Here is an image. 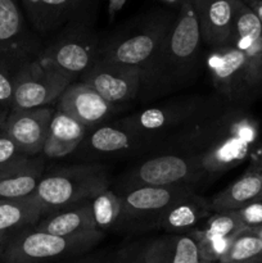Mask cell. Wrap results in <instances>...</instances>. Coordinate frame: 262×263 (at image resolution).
<instances>
[{
  "label": "cell",
  "instance_id": "cell-1",
  "mask_svg": "<svg viewBox=\"0 0 262 263\" xmlns=\"http://www.w3.org/2000/svg\"><path fill=\"white\" fill-rule=\"evenodd\" d=\"M176 14L157 8L136 15L100 41L99 59L138 68L143 74L158 59Z\"/></svg>",
  "mask_w": 262,
  "mask_h": 263
},
{
  "label": "cell",
  "instance_id": "cell-2",
  "mask_svg": "<svg viewBox=\"0 0 262 263\" xmlns=\"http://www.w3.org/2000/svg\"><path fill=\"white\" fill-rule=\"evenodd\" d=\"M257 136L256 126L248 118L215 121L197 131L193 153L205 174H218L244 161Z\"/></svg>",
  "mask_w": 262,
  "mask_h": 263
},
{
  "label": "cell",
  "instance_id": "cell-3",
  "mask_svg": "<svg viewBox=\"0 0 262 263\" xmlns=\"http://www.w3.org/2000/svg\"><path fill=\"white\" fill-rule=\"evenodd\" d=\"M108 185L109 177L104 167L81 164L43 176L33 194L43 207L44 217L62 208L90 200L107 190Z\"/></svg>",
  "mask_w": 262,
  "mask_h": 263
},
{
  "label": "cell",
  "instance_id": "cell-4",
  "mask_svg": "<svg viewBox=\"0 0 262 263\" xmlns=\"http://www.w3.org/2000/svg\"><path fill=\"white\" fill-rule=\"evenodd\" d=\"M103 238L102 233L58 236L28 228L10 236L2 263H50L89 251Z\"/></svg>",
  "mask_w": 262,
  "mask_h": 263
},
{
  "label": "cell",
  "instance_id": "cell-5",
  "mask_svg": "<svg viewBox=\"0 0 262 263\" xmlns=\"http://www.w3.org/2000/svg\"><path fill=\"white\" fill-rule=\"evenodd\" d=\"M100 40L90 27V22L72 21L66 25L55 40L39 58L45 64L74 79L84 74L99 58Z\"/></svg>",
  "mask_w": 262,
  "mask_h": 263
},
{
  "label": "cell",
  "instance_id": "cell-6",
  "mask_svg": "<svg viewBox=\"0 0 262 263\" xmlns=\"http://www.w3.org/2000/svg\"><path fill=\"white\" fill-rule=\"evenodd\" d=\"M72 77L45 64L40 58H31L21 69L14 85L12 109H36L57 102L72 84Z\"/></svg>",
  "mask_w": 262,
  "mask_h": 263
},
{
  "label": "cell",
  "instance_id": "cell-7",
  "mask_svg": "<svg viewBox=\"0 0 262 263\" xmlns=\"http://www.w3.org/2000/svg\"><path fill=\"white\" fill-rule=\"evenodd\" d=\"M205 175L194 154H162L152 157L127 176L128 187L192 186Z\"/></svg>",
  "mask_w": 262,
  "mask_h": 263
},
{
  "label": "cell",
  "instance_id": "cell-8",
  "mask_svg": "<svg viewBox=\"0 0 262 263\" xmlns=\"http://www.w3.org/2000/svg\"><path fill=\"white\" fill-rule=\"evenodd\" d=\"M202 43V32L193 0H184L167 35L161 54L154 64L162 59L172 71H182L192 67L197 59Z\"/></svg>",
  "mask_w": 262,
  "mask_h": 263
},
{
  "label": "cell",
  "instance_id": "cell-9",
  "mask_svg": "<svg viewBox=\"0 0 262 263\" xmlns=\"http://www.w3.org/2000/svg\"><path fill=\"white\" fill-rule=\"evenodd\" d=\"M193 186H138L128 187L120 194L122 215L120 222L151 223L154 226L159 216L177 199L193 193Z\"/></svg>",
  "mask_w": 262,
  "mask_h": 263
},
{
  "label": "cell",
  "instance_id": "cell-10",
  "mask_svg": "<svg viewBox=\"0 0 262 263\" xmlns=\"http://www.w3.org/2000/svg\"><path fill=\"white\" fill-rule=\"evenodd\" d=\"M207 67L213 85L229 97L259 80L248 55L230 44L211 48Z\"/></svg>",
  "mask_w": 262,
  "mask_h": 263
},
{
  "label": "cell",
  "instance_id": "cell-11",
  "mask_svg": "<svg viewBox=\"0 0 262 263\" xmlns=\"http://www.w3.org/2000/svg\"><path fill=\"white\" fill-rule=\"evenodd\" d=\"M81 82L89 85L109 104H122L136 97L141 84V72L133 67L112 62L98 61L81 76Z\"/></svg>",
  "mask_w": 262,
  "mask_h": 263
},
{
  "label": "cell",
  "instance_id": "cell-12",
  "mask_svg": "<svg viewBox=\"0 0 262 263\" xmlns=\"http://www.w3.org/2000/svg\"><path fill=\"white\" fill-rule=\"evenodd\" d=\"M54 112L55 110L49 107L23 110L12 109L5 120L3 130L27 156L35 157L43 152Z\"/></svg>",
  "mask_w": 262,
  "mask_h": 263
},
{
  "label": "cell",
  "instance_id": "cell-13",
  "mask_svg": "<svg viewBox=\"0 0 262 263\" xmlns=\"http://www.w3.org/2000/svg\"><path fill=\"white\" fill-rule=\"evenodd\" d=\"M57 110L71 116L85 127H95L104 122L115 108L84 82H72L57 100Z\"/></svg>",
  "mask_w": 262,
  "mask_h": 263
},
{
  "label": "cell",
  "instance_id": "cell-14",
  "mask_svg": "<svg viewBox=\"0 0 262 263\" xmlns=\"http://www.w3.org/2000/svg\"><path fill=\"white\" fill-rule=\"evenodd\" d=\"M203 43L211 48L228 45L233 33L236 0H193Z\"/></svg>",
  "mask_w": 262,
  "mask_h": 263
},
{
  "label": "cell",
  "instance_id": "cell-15",
  "mask_svg": "<svg viewBox=\"0 0 262 263\" xmlns=\"http://www.w3.org/2000/svg\"><path fill=\"white\" fill-rule=\"evenodd\" d=\"M144 263H207L192 233L167 234L141 251Z\"/></svg>",
  "mask_w": 262,
  "mask_h": 263
},
{
  "label": "cell",
  "instance_id": "cell-16",
  "mask_svg": "<svg viewBox=\"0 0 262 263\" xmlns=\"http://www.w3.org/2000/svg\"><path fill=\"white\" fill-rule=\"evenodd\" d=\"M36 230L58 236H77L102 233L97 229L90 200L62 208L46 215L33 226Z\"/></svg>",
  "mask_w": 262,
  "mask_h": 263
},
{
  "label": "cell",
  "instance_id": "cell-17",
  "mask_svg": "<svg viewBox=\"0 0 262 263\" xmlns=\"http://www.w3.org/2000/svg\"><path fill=\"white\" fill-rule=\"evenodd\" d=\"M229 44L248 55L259 79L262 76V25L253 10L243 0H236L233 33Z\"/></svg>",
  "mask_w": 262,
  "mask_h": 263
},
{
  "label": "cell",
  "instance_id": "cell-18",
  "mask_svg": "<svg viewBox=\"0 0 262 263\" xmlns=\"http://www.w3.org/2000/svg\"><path fill=\"white\" fill-rule=\"evenodd\" d=\"M254 202H262V170L252 167L235 182L208 200L211 212L238 211Z\"/></svg>",
  "mask_w": 262,
  "mask_h": 263
},
{
  "label": "cell",
  "instance_id": "cell-19",
  "mask_svg": "<svg viewBox=\"0 0 262 263\" xmlns=\"http://www.w3.org/2000/svg\"><path fill=\"white\" fill-rule=\"evenodd\" d=\"M87 130L89 128L71 116L55 110L41 154L46 158H62L68 156L84 141Z\"/></svg>",
  "mask_w": 262,
  "mask_h": 263
},
{
  "label": "cell",
  "instance_id": "cell-20",
  "mask_svg": "<svg viewBox=\"0 0 262 263\" xmlns=\"http://www.w3.org/2000/svg\"><path fill=\"white\" fill-rule=\"evenodd\" d=\"M32 45L28 39L0 44V105L12 108L14 85L21 69L31 59Z\"/></svg>",
  "mask_w": 262,
  "mask_h": 263
},
{
  "label": "cell",
  "instance_id": "cell-21",
  "mask_svg": "<svg viewBox=\"0 0 262 263\" xmlns=\"http://www.w3.org/2000/svg\"><path fill=\"white\" fill-rule=\"evenodd\" d=\"M211 213L207 200L193 192L170 205L159 216L156 225L170 234L188 233V230L195 228L205 217H210Z\"/></svg>",
  "mask_w": 262,
  "mask_h": 263
},
{
  "label": "cell",
  "instance_id": "cell-22",
  "mask_svg": "<svg viewBox=\"0 0 262 263\" xmlns=\"http://www.w3.org/2000/svg\"><path fill=\"white\" fill-rule=\"evenodd\" d=\"M189 113V108L180 104H166L162 107L148 108L126 118L122 127L143 139L154 134H162L179 125L185 116Z\"/></svg>",
  "mask_w": 262,
  "mask_h": 263
},
{
  "label": "cell",
  "instance_id": "cell-23",
  "mask_svg": "<svg viewBox=\"0 0 262 263\" xmlns=\"http://www.w3.org/2000/svg\"><path fill=\"white\" fill-rule=\"evenodd\" d=\"M43 176V161L33 157L0 171V199H18L32 195Z\"/></svg>",
  "mask_w": 262,
  "mask_h": 263
},
{
  "label": "cell",
  "instance_id": "cell-24",
  "mask_svg": "<svg viewBox=\"0 0 262 263\" xmlns=\"http://www.w3.org/2000/svg\"><path fill=\"white\" fill-rule=\"evenodd\" d=\"M43 207L35 194L18 199H0V235L13 236L38 225Z\"/></svg>",
  "mask_w": 262,
  "mask_h": 263
},
{
  "label": "cell",
  "instance_id": "cell-25",
  "mask_svg": "<svg viewBox=\"0 0 262 263\" xmlns=\"http://www.w3.org/2000/svg\"><path fill=\"white\" fill-rule=\"evenodd\" d=\"M22 3L33 27L44 35L72 20L73 0H22Z\"/></svg>",
  "mask_w": 262,
  "mask_h": 263
},
{
  "label": "cell",
  "instance_id": "cell-26",
  "mask_svg": "<svg viewBox=\"0 0 262 263\" xmlns=\"http://www.w3.org/2000/svg\"><path fill=\"white\" fill-rule=\"evenodd\" d=\"M85 146L98 154H116L131 151L143 143V139L125 127L100 126L85 136Z\"/></svg>",
  "mask_w": 262,
  "mask_h": 263
},
{
  "label": "cell",
  "instance_id": "cell-27",
  "mask_svg": "<svg viewBox=\"0 0 262 263\" xmlns=\"http://www.w3.org/2000/svg\"><path fill=\"white\" fill-rule=\"evenodd\" d=\"M243 229L235 211H228L211 213L204 228L195 229L192 234L198 243H213L230 240Z\"/></svg>",
  "mask_w": 262,
  "mask_h": 263
},
{
  "label": "cell",
  "instance_id": "cell-28",
  "mask_svg": "<svg viewBox=\"0 0 262 263\" xmlns=\"http://www.w3.org/2000/svg\"><path fill=\"white\" fill-rule=\"evenodd\" d=\"M261 239L252 229H243L239 231L229 246L228 251L221 256L217 263H252L258 261L261 256Z\"/></svg>",
  "mask_w": 262,
  "mask_h": 263
},
{
  "label": "cell",
  "instance_id": "cell-29",
  "mask_svg": "<svg viewBox=\"0 0 262 263\" xmlns=\"http://www.w3.org/2000/svg\"><path fill=\"white\" fill-rule=\"evenodd\" d=\"M95 226L99 231L108 230L120 222L122 215V203L117 193L107 189L90 199Z\"/></svg>",
  "mask_w": 262,
  "mask_h": 263
},
{
  "label": "cell",
  "instance_id": "cell-30",
  "mask_svg": "<svg viewBox=\"0 0 262 263\" xmlns=\"http://www.w3.org/2000/svg\"><path fill=\"white\" fill-rule=\"evenodd\" d=\"M25 22L17 0H0V44L21 40Z\"/></svg>",
  "mask_w": 262,
  "mask_h": 263
},
{
  "label": "cell",
  "instance_id": "cell-31",
  "mask_svg": "<svg viewBox=\"0 0 262 263\" xmlns=\"http://www.w3.org/2000/svg\"><path fill=\"white\" fill-rule=\"evenodd\" d=\"M30 158L31 157L27 156L2 128L0 130V171L10 168Z\"/></svg>",
  "mask_w": 262,
  "mask_h": 263
},
{
  "label": "cell",
  "instance_id": "cell-32",
  "mask_svg": "<svg viewBox=\"0 0 262 263\" xmlns=\"http://www.w3.org/2000/svg\"><path fill=\"white\" fill-rule=\"evenodd\" d=\"M244 229H256L262 226V202H254L235 211Z\"/></svg>",
  "mask_w": 262,
  "mask_h": 263
},
{
  "label": "cell",
  "instance_id": "cell-33",
  "mask_svg": "<svg viewBox=\"0 0 262 263\" xmlns=\"http://www.w3.org/2000/svg\"><path fill=\"white\" fill-rule=\"evenodd\" d=\"M98 0H73V10H72V21H82L90 22V15Z\"/></svg>",
  "mask_w": 262,
  "mask_h": 263
},
{
  "label": "cell",
  "instance_id": "cell-34",
  "mask_svg": "<svg viewBox=\"0 0 262 263\" xmlns=\"http://www.w3.org/2000/svg\"><path fill=\"white\" fill-rule=\"evenodd\" d=\"M243 2L253 10L262 25V0H243Z\"/></svg>",
  "mask_w": 262,
  "mask_h": 263
},
{
  "label": "cell",
  "instance_id": "cell-35",
  "mask_svg": "<svg viewBox=\"0 0 262 263\" xmlns=\"http://www.w3.org/2000/svg\"><path fill=\"white\" fill-rule=\"evenodd\" d=\"M9 112H10V110L8 109V108L0 105V130H2L3 126H4V122H5V120H7Z\"/></svg>",
  "mask_w": 262,
  "mask_h": 263
},
{
  "label": "cell",
  "instance_id": "cell-36",
  "mask_svg": "<svg viewBox=\"0 0 262 263\" xmlns=\"http://www.w3.org/2000/svg\"><path fill=\"white\" fill-rule=\"evenodd\" d=\"M161 2L163 3L164 5H167L169 8H172V9H174V8H177V9H179L180 5H181V3L184 2V0H161Z\"/></svg>",
  "mask_w": 262,
  "mask_h": 263
},
{
  "label": "cell",
  "instance_id": "cell-37",
  "mask_svg": "<svg viewBox=\"0 0 262 263\" xmlns=\"http://www.w3.org/2000/svg\"><path fill=\"white\" fill-rule=\"evenodd\" d=\"M8 240H9V236L0 235V263H2V257H3V253H4V249H5V246H7Z\"/></svg>",
  "mask_w": 262,
  "mask_h": 263
},
{
  "label": "cell",
  "instance_id": "cell-38",
  "mask_svg": "<svg viewBox=\"0 0 262 263\" xmlns=\"http://www.w3.org/2000/svg\"><path fill=\"white\" fill-rule=\"evenodd\" d=\"M125 0H110V4H109V10H112V13H115L118 8L122 7V3Z\"/></svg>",
  "mask_w": 262,
  "mask_h": 263
},
{
  "label": "cell",
  "instance_id": "cell-39",
  "mask_svg": "<svg viewBox=\"0 0 262 263\" xmlns=\"http://www.w3.org/2000/svg\"><path fill=\"white\" fill-rule=\"evenodd\" d=\"M252 230H253V233L256 234L259 239H261V243H262V226H259V228H256V229H252ZM257 262L262 263V252H261V256L258 257V261Z\"/></svg>",
  "mask_w": 262,
  "mask_h": 263
},
{
  "label": "cell",
  "instance_id": "cell-40",
  "mask_svg": "<svg viewBox=\"0 0 262 263\" xmlns=\"http://www.w3.org/2000/svg\"><path fill=\"white\" fill-rule=\"evenodd\" d=\"M126 263H144L143 262V257H141V253L139 254V256L134 257L133 259H130V261H127Z\"/></svg>",
  "mask_w": 262,
  "mask_h": 263
},
{
  "label": "cell",
  "instance_id": "cell-41",
  "mask_svg": "<svg viewBox=\"0 0 262 263\" xmlns=\"http://www.w3.org/2000/svg\"><path fill=\"white\" fill-rule=\"evenodd\" d=\"M261 72H262V62H261Z\"/></svg>",
  "mask_w": 262,
  "mask_h": 263
},
{
  "label": "cell",
  "instance_id": "cell-42",
  "mask_svg": "<svg viewBox=\"0 0 262 263\" xmlns=\"http://www.w3.org/2000/svg\"><path fill=\"white\" fill-rule=\"evenodd\" d=\"M252 263H259V262H252Z\"/></svg>",
  "mask_w": 262,
  "mask_h": 263
}]
</instances>
